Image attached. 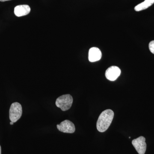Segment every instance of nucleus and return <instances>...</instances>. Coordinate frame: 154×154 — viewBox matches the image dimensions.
I'll use <instances>...</instances> for the list:
<instances>
[{
	"label": "nucleus",
	"mask_w": 154,
	"mask_h": 154,
	"mask_svg": "<svg viewBox=\"0 0 154 154\" xmlns=\"http://www.w3.org/2000/svg\"><path fill=\"white\" fill-rule=\"evenodd\" d=\"M60 131L66 133H73L75 130L74 124L69 120H65L57 125Z\"/></svg>",
	"instance_id": "39448f33"
},
{
	"label": "nucleus",
	"mask_w": 154,
	"mask_h": 154,
	"mask_svg": "<svg viewBox=\"0 0 154 154\" xmlns=\"http://www.w3.org/2000/svg\"><path fill=\"white\" fill-rule=\"evenodd\" d=\"M11 1V0H0V1H1V2H6V1Z\"/></svg>",
	"instance_id": "9b49d317"
},
{
	"label": "nucleus",
	"mask_w": 154,
	"mask_h": 154,
	"mask_svg": "<svg viewBox=\"0 0 154 154\" xmlns=\"http://www.w3.org/2000/svg\"><path fill=\"white\" fill-rule=\"evenodd\" d=\"M149 47L150 51L154 54V40L150 42L149 43Z\"/></svg>",
	"instance_id": "9d476101"
},
{
	"label": "nucleus",
	"mask_w": 154,
	"mask_h": 154,
	"mask_svg": "<svg viewBox=\"0 0 154 154\" xmlns=\"http://www.w3.org/2000/svg\"><path fill=\"white\" fill-rule=\"evenodd\" d=\"M73 102L72 97L69 94L60 96L56 101L57 107H59L63 111L69 110L71 107Z\"/></svg>",
	"instance_id": "f03ea898"
},
{
	"label": "nucleus",
	"mask_w": 154,
	"mask_h": 154,
	"mask_svg": "<svg viewBox=\"0 0 154 154\" xmlns=\"http://www.w3.org/2000/svg\"><path fill=\"white\" fill-rule=\"evenodd\" d=\"M14 122H12L11 121V122H10V124L11 125H12L14 124Z\"/></svg>",
	"instance_id": "ddd939ff"
},
{
	"label": "nucleus",
	"mask_w": 154,
	"mask_h": 154,
	"mask_svg": "<svg viewBox=\"0 0 154 154\" xmlns=\"http://www.w3.org/2000/svg\"><path fill=\"white\" fill-rule=\"evenodd\" d=\"M2 153V149H1V146H0V154Z\"/></svg>",
	"instance_id": "f8f14e48"
},
{
	"label": "nucleus",
	"mask_w": 154,
	"mask_h": 154,
	"mask_svg": "<svg viewBox=\"0 0 154 154\" xmlns=\"http://www.w3.org/2000/svg\"><path fill=\"white\" fill-rule=\"evenodd\" d=\"M102 56V52L98 48L92 47L89 50L88 59L91 62H95L100 60Z\"/></svg>",
	"instance_id": "0eeeda50"
},
{
	"label": "nucleus",
	"mask_w": 154,
	"mask_h": 154,
	"mask_svg": "<svg viewBox=\"0 0 154 154\" xmlns=\"http://www.w3.org/2000/svg\"><path fill=\"white\" fill-rule=\"evenodd\" d=\"M114 112L110 109L104 110L99 115L96 127L98 131L104 132L107 130L113 121Z\"/></svg>",
	"instance_id": "f257e3e1"
},
{
	"label": "nucleus",
	"mask_w": 154,
	"mask_h": 154,
	"mask_svg": "<svg viewBox=\"0 0 154 154\" xmlns=\"http://www.w3.org/2000/svg\"><path fill=\"white\" fill-rule=\"evenodd\" d=\"M133 146L139 154H145L146 149L145 138L140 136L135 139L132 141Z\"/></svg>",
	"instance_id": "20e7f679"
},
{
	"label": "nucleus",
	"mask_w": 154,
	"mask_h": 154,
	"mask_svg": "<svg viewBox=\"0 0 154 154\" xmlns=\"http://www.w3.org/2000/svg\"><path fill=\"white\" fill-rule=\"evenodd\" d=\"M30 12V8L28 5L17 6L14 9V14L17 17H21L28 15Z\"/></svg>",
	"instance_id": "6e6552de"
},
{
	"label": "nucleus",
	"mask_w": 154,
	"mask_h": 154,
	"mask_svg": "<svg viewBox=\"0 0 154 154\" xmlns=\"http://www.w3.org/2000/svg\"><path fill=\"white\" fill-rule=\"evenodd\" d=\"M154 3V0H145L136 6L134 8V10L137 12L143 11L151 6Z\"/></svg>",
	"instance_id": "1a4fd4ad"
},
{
	"label": "nucleus",
	"mask_w": 154,
	"mask_h": 154,
	"mask_svg": "<svg viewBox=\"0 0 154 154\" xmlns=\"http://www.w3.org/2000/svg\"><path fill=\"white\" fill-rule=\"evenodd\" d=\"M121 70L116 66H112L108 68L105 72V77L110 81H114L119 76Z\"/></svg>",
	"instance_id": "423d86ee"
},
{
	"label": "nucleus",
	"mask_w": 154,
	"mask_h": 154,
	"mask_svg": "<svg viewBox=\"0 0 154 154\" xmlns=\"http://www.w3.org/2000/svg\"><path fill=\"white\" fill-rule=\"evenodd\" d=\"M10 119L11 122H16L21 118L22 115V105L18 102H14L11 105L10 107Z\"/></svg>",
	"instance_id": "7ed1b4c3"
}]
</instances>
